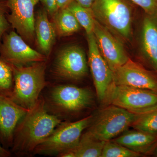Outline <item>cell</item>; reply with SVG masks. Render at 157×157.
<instances>
[{
	"label": "cell",
	"instance_id": "1",
	"mask_svg": "<svg viewBox=\"0 0 157 157\" xmlns=\"http://www.w3.org/2000/svg\"><path fill=\"white\" fill-rule=\"evenodd\" d=\"M62 122L58 116L48 113L45 100L40 97L17 124L14 132L11 151L17 155L34 153Z\"/></svg>",
	"mask_w": 157,
	"mask_h": 157
},
{
	"label": "cell",
	"instance_id": "2",
	"mask_svg": "<svg viewBox=\"0 0 157 157\" xmlns=\"http://www.w3.org/2000/svg\"><path fill=\"white\" fill-rule=\"evenodd\" d=\"M10 66L13 70L14 86L9 98L21 107L30 109L39 100L46 85L45 61L29 66Z\"/></svg>",
	"mask_w": 157,
	"mask_h": 157
},
{
	"label": "cell",
	"instance_id": "3",
	"mask_svg": "<svg viewBox=\"0 0 157 157\" xmlns=\"http://www.w3.org/2000/svg\"><path fill=\"white\" fill-rule=\"evenodd\" d=\"M95 19L120 40L127 41L132 33V12L123 0H95L91 8Z\"/></svg>",
	"mask_w": 157,
	"mask_h": 157
},
{
	"label": "cell",
	"instance_id": "4",
	"mask_svg": "<svg viewBox=\"0 0 157 157\" xmlns=\"http://www.w3.org/2000/svg\"><path fill=\"white\" fill-rule=\"evenodd\" d=\"M137 115L111 104L94 117L87 132L96 139L107 142L127 131Z\"/></svg>",
	"mask_w": 157,
	"mask_h": 157
},
{
	"label": "cell",
	"instance_id": "5",
	"mask_svg": "<svg viewBox=\"0 0 157 157\" xmlns=\"http://www.w3.org/2000/svg\"><path fill=\"white\" fill-rule=\"evenodd\" d=\"M94 117L90 115L73 122H62L38 146L34 154L57 155L78 144L82 132L88 128Z\"/></svg>",
	"mask_w": 157,
	"mask_h": 157
},
{
	"label": "cell",
	"instance_id": "6",
	"mask_svg": "<svg viewBox=\"0 0 157 157\" xmlns=\"http://www.w3.org/2000/svg\"><path fill=\"white\" fill-rule=\"evenodd\" d=\"M106 103L115 105L136 115L157 108V93L123 85L114 84Z\"/></svg>",
	"mask_w": 157,
	"mask_h": 157
},
{
	"label": "cell",
	"instance_id": "7",
	"mask_svg": "<svg viewBox=\"0 0 157 157\" xmlns=\"http://www.w3.org/2000/svg\"><path fill=\"white\" fill-rule=\"evenodd\" d=\"M49 103L56 113L59 115L76 113L91 107L94 95L87 88L70 85H62L52 89Z\"/></svg>",
	"mask_w": 157,
	"mask_h": 157
},
{
	"label": "cell",
	"instance_id": "8",
	"mask_svg": "<svg viewBox=\"0 0 157 157\" xmlns=\"http://www.w3.org/2000/svg\"><path fill=\"white\" fill-rule=\"evenodd\" d=\"M86 35L88 45V64L92 76L98 100L105 104L114 84L112 71L101 55L94 33Z\"/></svg>",
	"mask_w": 157,
	"mask_h": 157
},
{
	"label": "cell",
	"instance_id": "9",
	"mask_svg": "<svg viewBox=\"0 0 157 157\" xmlns=\"http://www.w3.org/2000/svg\"><path fill=\"white\" fill-rule=\"evenodd\" d=\"M0 59L12 66H26L45 61L46 57L31 48L18 34H6L0 46Z\"/></svg>",
	"mask_w": 157,
	"mask_h": 157
},
{
	"label": "cell",
	"instance_id": "10",
	"mask_svg": "<svg viewBox=\"0 0 157 157\" xmlns=\"http://www.w3.org/2000/svg\"><path fill=\"white\" fill-rule=\"evenodd\" d=\"M114 84L123 85L157 93V77L129 58L122 66L112 71Z\"/></svg>",
	"mask_w": 157,
	"mask_h": 157
},
{
	"label": "cell",
	"instance_id": "11",
	"mask_svg": "<svg viewBox=\"0 0 157 157\" xmlns=\"http://www.w3.org/2000/svg\"><path fill=\"white\" fill-rule=\"evenodd\" d=\"M88 62L84 52L76 45L60 51L55 62L54 70L57 76L69 80H79L88 73Z\"/></svg>",
	"mask_w": 157,
	"mask_h": 157
},
{
	"label": "cell",
	"instance_id": "12",
	"mask_svg": "<svg viewBox=\"0 0 157 157\" xmlns=\"http://www.w3.org/2000/svg\"><path fill=\"white\" fill-rule=\"evenodd\" d=\"M40 0H8L7 6L11 11L8 20L12 27L26 42L35 38L34 9Z\"/></svg>",
	"mask_w": 157,
	"mask_h": 157
},
{
	"label": "cell",
	"instance_id": "13",
	"mask_svg": "<svg viewBox=\"0 0 157 157\" xmlns=\"http://www.w3.org/2000/svg\"><path fill=\"white\" fill-rule=\"evenodd\" d=\"M93 33L101 55L111 71L128 60L121 41L95 19Z\"/></svg>",
	"mask_w": 157,
	"mask_h": 157
},
{
	"label": "cell",
	"instance_id": "14",
	"mask_svg": "<svg viewBox=\"0 0 157 157\" xmlns=\"http://www.w3.org/2000/svg\"><path fill=\"white\" fill-rule=\"evenodd\" d=\"M29 110L9 98L0 97V143L5 148L12 146L14 130Z\"/></svg>",
	"mask_w": 157,
	"mask_h": 157
},
{
	"label": "cell",
	"instance_id": "15",
	"mask_svg": "<svg viewBox=\"0 0 157 157\" xmlns=\"http://www.w3.org/2000/svg\"><path fill=\"white\" fill-rule=\"evenodd\" d=\"M139 45L144 58L157 72V14H146L144 17Z\"/></svg>",
	"mask_w": 157,
	"mask_h": 157
},
{
	"label": "cell",
	"instance_id": "16",
	"mask_svg": "<svg viewBox=\"0 0 157 157\" xmlns=\"http://www.w3.org/2000/svg\"><path fill=\"white\" fill-rule=\"evenodd\" d=\"M132 151L140 154L152 152L157 144V133L135 129L125 131L112 140Z\"/></svg>",
	"mask_w": 157,
	"mask_h": 157
},
{
	"label": "cell",
	"instance_id": "17",
	"mask_svg": "<svg viewBox=\"0 0 157 157\" xmlns=\"http://www.w3.org/2000/svg\"><path fill=\"white\" fill-rule=\"evenodd\" d=\"M35 34L37 44L42 54L49 56L55 42L56 32L53 24L48 20L46 10H42L35 20Z\"/></svg>",
	"mask_w": 157,
	"mask_h": 157
},
{
	"label": "cell",
	"instance_id": "18",
	"mask_svg": "<svg viewBox=\"0 0 157 157\" xmlns=\"http://www.w3.org/2000/svg\"><path fill=\"white\" fill-rule=\"evenodd\" d=\"M105 142L92 136L87 132L82 135L77 145L60 154V157H101Z\"/></svg>",
	"mask_w": 157,
	"mask_h": 157
},
{
	"label": "cell",
	"instance_id": "19",
	"mask_svg": "<svg viewBox=\"0 0 157 157\" xmlns=\"http://www.w3.org/2000/svg\"><path fill=\"white\" fill-rule=\"evenodd\" d=\"M53 17L52 24L56 34L60 36H70L80 28L76 17L67 8L58 10Z\"/></svg>",
	"mask_w": 157,
	"mask_h": 157
},
{
	"label": "cell",
	"instance_id": "20",
	"mask_svg": "<svg viewBox=\"0 0 157 157\" xmlns=\"http://www.w3.org/2000/svg\"><path fill=\"white\" fill-rule=\"evenodd\" d=\"M67 8L73 13L80 25L84 29L86 34L93 33L95 18L91 9L80 6L74 0Z\"/></svg>",
	"mask_w": 157,
	"mask_h": 157
},
{
	"label": "cell",
	"instance_id": "21",
	"mask_svg": "<svg viewBox=\"0 0 157 157\" xmlns=\"http://www.w3.org/2000/svg\"><path fill=\"white\" fill-rule=\"evenodd\" d=\"M14 86V76L11 66L0 59V97L10 98Z\"/></svg>",
	"mask_w": 157,
	"mask_h": 157
},
{
	"label": "cell",
	"instance_id": "22",
	"mask_svg": "<svg viewBox=\"0 0 157 157\" xmlns=\"http://www.w3.org/2000/svg\"><path fill=\"white\" fill-rule=\"evenodd\" d=\"M131 127L137 130L157 133V108L137 115Z\"/></svg>",
	"mask_w": 157,
	"mask_h": 157
},
{
	"label": "cell",
	"instance_id": "23",
	"mask_svg": "<svg viewBox=\"0 0 157 157\" xmlns=\"http://www.w3.org/2000/svg\"><path fill=\"white\" fill-rule=\"evenodd\" d=\"M141 155L111 140L105 142L101 157H138Z\"/></svg>",
	"mask_w": 157,
	"mask_h": 157
},
{
	"label": "cell",
	"instance_id": "24",
	"mask_svg": "<svg viewBox=\"0 0 157 157\" xmlns=\"http://www.w3.org/2000/svg\"><path fill=\"white\" fill-rule=\"evenodd\" d=\"M149 14H157V0H130Z\"/></svg>",
	"mask_w": 157,
	"mask_h": 157
},
{
	"label": "cell",
	"instance_id": "25",
	"mask_svg": "<svg viewBox=\"0 0 157 157\" xmlns=\"http://www.w3.org/2000/svg\"><path fill=\"white\" fill-rule=\"evenodd\" d=\"M9 23L6 16L5 8L0 3V39L9 28Z\"/></svg>",
	"mask_w": 157,
	"mask_h": 157
},
{
	"label": "cell",
	"instance_id": "26",
	"mask_svg": "<svg viewBox=\"0 0 157 157\" xmlns=\"http://www.w3.org/2000/svg\"><path fill=\"white\" fill-rule=\"evenodd\" d=\"M45 7V10L50 15L53 16L58 11L56 0H40Z\"/></svg>",
	"mask_w": 157,
	"mask_h": 157
},
{
	"label": "cell",
	"instance_id": "27",
	"mask_svg": "<svg viewBox=\"0 0 157 157\" xmlns=\"http://www.w3.org/2000/svg\"><path fill=\"white\" fill-rule=\"evenodd\" d=\"M74 1L82 7L91 9L95 0H74Z\"/></svg>",
	"mask_w": 157,
	"mask_h": 157
},
{
	"label": "cell",
	"instance_id": "28",
	"mask_svg": "<svg viewBox=\"0 0 157 157\" xmlns=\"http://www.w3.org/2000/svg\"><path fill=\"white\" fill-rule=\"evenodd\" d=\"M73 0H56L58 10L67 8Z\"/></svg>",
	"mask_w": 157,
	"mask_h": 157
},
{
	"label": "cell",
	"instance_id": "29",
	"mask_svg": "<svg viewBox=\"0 0 157 157\" xmlns=\"http://www.w3.org/2000/svg\"><path fill=\"white\" fill-rule=\"evenodd\" d=\"M11 152L5 148L0 144V157H9L11 156Z\"/></svg>",
	"mask_w": 157,
	"mask_h": 157
},
{
	"label": "cell",
	"instance_id": "30",
	"mask_svg": "<svg viewBox=\"0 0 157 157\" xmlns=\"http://www.w3.org/2000/svg\"><path fill=\"white\" fill-rule=\"evenodd\" d=\"M152 152L153 153L154 155L155 156L157 157V144L156 146H155V147L154 149L153 150V151Z\"/></svg>",
	"mask_w": 157,
	"mask_h": 157
}]
</instances>
